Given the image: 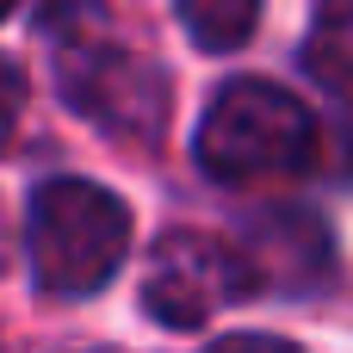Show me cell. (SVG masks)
<instances>
[{
	"label": "cell",
	"mask_w": 353,
	"mask_h": 353,
	"mask_svg": "<svg viewBox=\"0 0 353 353\" xmlns=\"http://www.w3.org/2000/svg\"><path fill=\"white\" fill-rule=\"evenodd\" d=\"M316 143H323V124L298 93L242 74L211 99L199 124V168L223 186H254V180L304 174L316 161Z\"/></svg>",
	"instance_id": "cell-1"
},
{
	"label": "cell",
	"mask_w": 353,
	"mask_h": 353,
	"mask_svg": "<svg viewBox=\"0 0 353 353\" xmlns=\"http://www.w3.org/2000/svg\"><path fill=\"white\" fill-rule=\"evenodd\" d=\"M25 248H31V273L50 298H87L130 254V205L74 174L43 180L31 192Z\"/></svg>",
	"instance_id": "cell-2"
},
{
	"label": "cell",
	"mask_w": 353,
	"mask_h": 353,
	"mask_svg": "<svg viewBox=\"0 0 353 353\" xmlns=\"http://www.w3.org/2000/svg\"><path fill=\"white\" fill-rule=\"evenodd\" d=\"M56 87L87 124H99L112 137H137V143L155 137L168 124V105H174L168 68L149 50H137L118 31H87L74 12H62Z\"/></svg>",
	"instance_id": "cell-3"
},
{
	"label": "cell",
	"mask_w": 353,
	"mask_h": 353,
	"mask_svg": "<svg viewBox=\"0 0 353 353\" xmlns=\"http://www.w3.org/2000/svg\"><path fill=\"white\" fill-rule=\"evenodd\" d=\"M248 267L230 242L199 236V230H174L155 242L149 254V279H143V310L161 329H199L211 323L223 304L248 298Z\"/></svg>",
	"instance_id": "cell-4"
},
{
	"label": "cell",
	"mask_w": 353,
	"mask_h": 353,
	"mask_svg": "<svg viewBox=\"0 0 353 353\" xmlns=\"http://www.w3.org/2000/svg\"><path fill=\"white\" fill-rule=\"evenodd\" d=\"M310 74L353 105V0H323L310 19V43H304Z\"/></svg>",
	"instance_id": "cell-5"
},
{
	"label": "cell",
	"mask_w": 353,
	"mask_h": 353,
	"mask_svg": "<svg viewBox=\"0 0 353 353\" xmlns=\"http://www.w3.org/2000/svg\"><path fill=\"white\" fill-rule=\"evenodd\" d=\"M174 12L199 50H242L261 19V0H174Z\"/></svg>",
	"instance_id": "cell-6"
},
{
	"label": "cell",
	"mask_w": 353,
	"mask_h": 353,
	"mask_svg": "<svg viewBox=\"0 0 353 353\" xmlns=\"http://www.w3.org/2000/svg\"><path fill=\"white\" fill-rule=\"evenodd\" d=\"M25 99H31V87H25V68H19L12 56H0V149H12V137H19V118H25Z\"/></svg>",
	"instance_id": "cell-7"
},
{
	"label": "cell",
	"mask_w": 353,
	"mask_h": 353,
	"mask_svg": "<svg viewBox=\"0 0 353 353\" xmlns=\"http://www.w3.org/2000/svg\"><path fill=\"white\" fill-rule=\"evenodd\" d=\"M205 353H298V347L279 341V335H223V341H211Z\"/></svg>",
	"instance_id": "cell-8"
},
{
	"label": "cell",
	"mask_w": 353,
	"mask_h": 353,
	"mask_svg": "<svg viewBox=\"0 0 353 353\" xmlns=\"http://www.w3.org/2000/svg\"><path fill=\"white\" fill-rule=\"evenodd\" d=\"M6 254H12V223H6V211H0V267H6Z\"/></svg>",
	"instance_id": "cell-9"
},
{
	"label": "cell",
	"mask_w": 353,
	"mask_h": 353,
	"mask_svg": "<svg viewBox=\"0 0 353 353\" xmlns=\"http://www.w3.org/2000/svg\"><path fill=\"white\" fill-rule=\"evenodd\" d=\"M12 6H19V0H0V19H6V12H12Z\"/></svg>",
	"instance_id": "cell-10"
}]
</instances>
